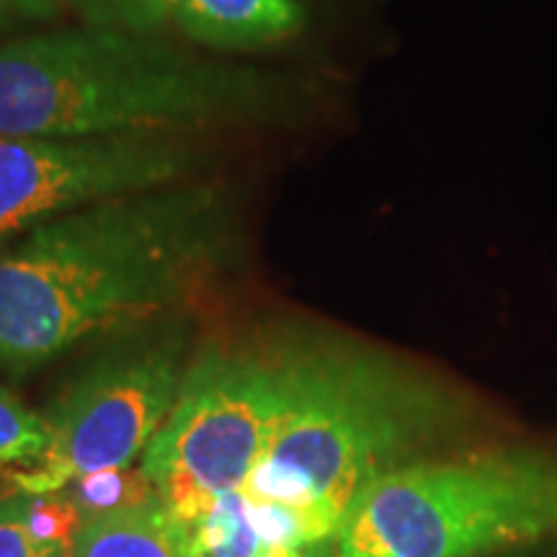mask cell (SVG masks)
<instances>
[{
  "instance_id": "obj_1",
  "label": "cell",
  "mask_w": 557,
  "mask_h": 557,
  "mask_svg": "<svg viewBox=\"0 0 557 557\" xmlns=\"http://www.w3.org/2000/svg\"><path fill=\"white\" fill-rule=\"evenodd\" d=\"M240 218L212 181L83 207L0 248V372L176 312L235 261Z\"/></svg>"
},
{
  "instance_id": "obj_2",
  "label": "cell",
  "mask_w": 557,
  "mask_h": 557,
  "mask_svg": "<svg viewBox=\"0 0 557 557\" xmlns=\"http://www.w3.org/2000/svg\"><path fill=\"white\" fill-rule=\"evenodd\" d=\"M278 359L282 408L240 496L295 513L308 547H331L369 483L468 423L455 389L382 348L299 333Z\"/></svg>"
},
{
  "instance_id": "obj_3",
  "label": "cell",
  "mask_w": 557,
  "mask_h": 557,
  "mask_svg": "<svg viewBox=\"0 0 557 557\" xmlns=\"http://www.w3.org/2000/svg\"><path fill=\"white\" fill-rule=\"evenodd\" d=\"M282 78L114 29L0 45V137L184 135L282 116Z\"/></svg>"
},
{
  "instance_id": "obj_4",
  "label": "cell",
  "mask_w": 557,
  "mask_h": 557,
  "mask_svg": "<svg viewBox=\"0 0 557 557\" xmlns=\"http://www.w3.org/2000/svg\"><path fill=\"white\" fill-rule=\"evenodd\" d=\"M557 534V455L487 447L418 457L369 483L331 557H485Z\"/></svg>"
},
{
  "instance_id": "obj_5",
  "label": "cell",
  "mask_w": 557,
  "mask_h": 557,
  "mask_svg": "<svg viewBox=\"0 0 557 557\" xmlns=\"http://www.w3.org/2000/svg\"><path fill=\"white\" fill-rule=\"evenodd\" d=\"M186 338L178 312L116 333L45 413L50 444L37 465L9 472L13 491L52 496L145 455L189 372Z\"/></svg>"
},
{
  "instance_id": "obj_6",
  "label": "cell",
  "mask_w": 557,
  "mask_h": 557,
  "mask_svg": "<svg viewBox=\"0 0 557 557\" xmlns=\"http://www.w3.org/2000/svg\"><path fill=\"white\" fill-rule=\"evenodd\" d=\"M282 389L278 341L209 348L189 367L139 468L186 532L220 498L243 491L274 431Z\"/></svg>"
},
{
  "instance_id": "obj_7",
  "label": "cell",
  "mask_w": 557,
  "mask_h": 557,
  "mask_svg": "<svg viewBox=\"0 0 557 557\" xmlns=\"http://www.w3.org/2000/svg\"><path fill=\"white\" fill-rule=\"evenodd\" d=\"M199 165L181 135L0 137V248L83 207L184 184Z\"/></svg>"
},
{
  "instance_id": "obj_8",
  "label": "cell",
  "mask_w": 557,
  "mask_h": 557,
  "mask_svg": "<svg viewBox=\"0 0 557 557\" xmlns=\"http://www.w3.org/2000/svg\"><path fill=\"white\" fill-rule=\"evenodd\" d=\"M184 32L214 50H259L305 26L299 0H165Z\"/></svg>"
},
{
  "instance_id": "obj_9",
  "label": "cell",
  "mask_w": 557,
  "mask_h": 557,
  "mask_svg": "<svg viewBox=\"0 0 557 557\" xmlns=\"http://www.w3.org/2000/svg\"><path fill=\"white\" fill-rule=\"evenodd\" d=\"M70 557H189V534L152 498L88 517Z\"/></svg>"
},
{
  "instance_id": "obj_10",
  "label": "cell",
  "mask_w": 557,
  "mask_h": 557,
  "mask_svg": "<svg viewBox=\"0 0 557 557\" xmlns=\"http://www.w3.org/2000/svg\"><path fill=\"white\" fill-rule=\"evenodd\" d=\"M50 444L41 413L26 408L11 389L0 387V470L9 465H37Z\"/></svg>"
},
{
  "instance_id": "obj_11",
  "label": "cell",
  "mask_w": 557,
  "mask_h": 557,
  "mask_svg": "<svg viewBox=\"0 0 557 557\" xmlns=\"http://www.w3.org/2000/svg\"><path fill=\"white\" fill-rule=\"evenodd\" d=\"M75 491L70 493V498L78 504L83 517H96L103 511H116V508H127L145 504V500L158 498L156 487L150 485V480L145 478V472H132L127 470H111L99 472V475L81 478L78 483H73Z\"/></svg>"
},
{
  "instance_id": "obj_12",
  "label": "cell",
  "mask_w": 557,
  "mask_h": 557,
  "mask_svg": "<svg viewBox=\"0 0 557 557\" xmlns=\"http://www.w3.org/2000/svg\"><path fill=\"white\" fill-rule=\"evenodd\" d=\"M86 18L94 29L148 34L169 16L165 0H54Z\"/></svg>"
},
{
  "instance_id": "obj_13",
  "label": "cell",
  "mask_w": 557,
  "mask_h": 557,
  "mask_svg": "<svg viewBox=\"0 0 557 557\" xmlns=\"http://www.w3.org/2000/svg\"><path fill=\"white\" fill-rule=\"evenodd\" d=\"M73 545L47 542L32 532L26 519V493H0V557H70Z\"/></svg>"
},
{
  "instance_id": "obj_14",
  "label": "cell",
  "mask_w": 557,
  "mask_h": 557,
  "mask_svg": "<svg viewBox=\"0 0 557 557\" xmlns=\"http://www.w3.org/2000/svg\"><path fill=\"white\" fill-rule=\"evenodd\" d=\"M54 0H0V34L26 24H39L58 16Z\"/></svg>"
},
{
  "instance_id": "obj_15",
  "label": "cell",
  "mask_w": 557,
  "mask_h": 557,
  "mask_svg": "<svg viewBox=\"0 0 557 557\" xmlns=\"http://www.w3.org/2000/svg\"><path fill=\"white\" fill-rule=\"evenodd\" d=\"M308 549L315 547H292V545H261L253 557H310Z\"/></svg>"
},
{
  "instance_id": "obj_16",
  "label": "cell",
  "mask_w": 557,
  "mask_h": 557,
  "mask_svg": "<svg viewBox=\"0 0 557 557\" xmlns=\"http://www.w3.org/2000/svg\"><path fill=\"white\" fill-rule=\"evenodd\" d=\"M189 557H205V555H189Z\"/></svg>"
}]
</instances>
